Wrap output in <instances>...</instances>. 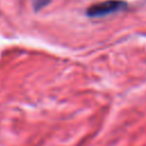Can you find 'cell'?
<instances>
[{"label": "cell", "mask_w": 146, "mask_h": 146, "mask_svg": "<svg viewBox=\"0 0 146 146\" xmlns=\"http://www.w3.org/2000/svg\"><path fill=\"white\" fill-rule=\"evenodd\" d=\"M127 7V3L122 0H105L94 3L87 9V15L89 17H103L116 11H120Z\"/></svg>", "instance_id": "cell-1"}, {"label": "cell", "mask_w": 146, "mask_h": 146, "mask_svg": "<svg viewBox=\"0 0 146 146\" xmlns=\"http://www.w3.org/2000/svg\"><path fill=\"white\" fill-rule=\"evenodd\" d=\"M51 0H34V8L35 10L41 9L42 7H44L47 3H49Z\"/></svg>", "instance_id": "cell-2"}]
</instances>
